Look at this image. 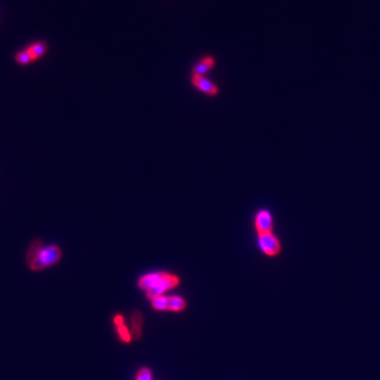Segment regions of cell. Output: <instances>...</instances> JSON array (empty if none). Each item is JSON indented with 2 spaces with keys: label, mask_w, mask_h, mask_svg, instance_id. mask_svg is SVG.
Returning a JSON list of instances; mask_svg holds the SVG:
<instances>
[{
  "label": "cell",
  "mask_w": 380,
  "mask_h": 380,
  "mask_svg": "<svg viewBox=\"0 0 380 380\" xmlns=\"http://www.w3.org/2000/svg\"><path fill=\"white\" fill-rule=\"evenodd\" d=\"M259 245L267 256H276L280 252V243L272 234L259 235Z\"/></svg>",
  "instance_id": "3"
},
{
  "label": "cell",
  "mask_w": 380,
  "mask_h": 380,
  "mask_svg": "<svg viewBox=\"0 0 380 380\" xmlns=\"http://www.w3.org/2000/svg\"><path fill=\"white\" fill-rule=\"evenodd\" d=\"M192 85L198 88L201 92L208 95H216L218 93V88L214 82L202 75H193Z\"/></svg>",
  "instance_id": "5"
},
{
  "label": "cell",
  "mask_w": 380,
  "mask_h": 380,
  "mask_svg": "<svg viewBox=\"0 0 380 380\" xmlns=\"http://www.w3.org/2000/svg\"><path fill=\"white\" fill-rule=\"evenodd\" d=\"M61 255L58 246H43L40 240H35L27 250L26 262L33 272H40L56 264L61 259Z\"/></svg>",
  "instance_id": "1"
},
{
  "label": "cell",
  "mask_w": 380,
  "mask_h": 380,
  "mask_svg": "<svg viewBox=\"0 0 380 380\" xmlns=\"http://www.w3.org/2000/svg\"><path fill=\"white\" fill-rule=\"evenodd\" d=\"M185 308V301L178 296H171L168 297V310L179 312L184 310Z\"/></svg>",
  "instance_id": "10"
},
{
  "label": "cell",
  "mask_w": 380,
  "mask_h": 380,
  "mask_svg": "<svg viewBox=\"0 0 380 380\" xmlns=\"http://www.w3.org/2000/svg\"><path fill=\"white\" fill-rule=\"evenodd\" d=\"M33 59H32V57H31V55H30V53H29V51H23V52H20V53H18L17 54V56H16V61L18 62V63H20V64H27V63H29V62H31Z\"/></svg>",
  "instance_id": "12"
},
{
  "label": "cell",
  "mask_w": 380,
  "mask_h": 380,
  "mask_svg": "<svg viewBox=\"0 0 380 380\" xmlns=\"http://www.w3.org/2000/svg\"><path fill=\"white\" fill-rule=\"evenodd\" d=\"M143 317L140 312H135L132 315V333H133V337L135 339H138L141 337V332H142V322Z\"/></svg>",
  "instance_id": "8"
},
{
  "label": "cell",
  "mask_w": 380,
  "mask_h": 380,
  "mask_svg": "<svg viewBox=\"0 0 380 380\" xmlns=\"http://www.w3.org/2000/svg\"><path fill=\"white\" fill-rule=\"evenodd\" d=\"M256 228L259 235H265V234H272L273 229V219L272 216L268 211L261 210L258 212L256 216Z\"/></svg>",
  "instance_id": "4"
},
{
  "label": "cell",
  "mask_w": 380,
  "mask_h": 380,
  "mask_svg": "<svg viewBox=\"0 0 380 380\" xmlns=\"http://www.w3.org/2000/svg\"><path fill=\"white\" fill-rule=\"evenodd\" d=\"M178 284H179V278L177 276L165 273L162 280L157 284H155L153 287H151L150 290L147 291L148 298L153 299L155 297H159V296H162L166 291L172 289V287H174Z\"/></svg>",
  "instance_id": "2"
},
{
  "label": "cell",
  "mask_w": 380,
  "mask_h": 380,
  "mask_svg": "<svg viewBox=\"0 0 380 380\" xmlns=\"http://www.w3.org/2000/svg\"><path fill=\"white\" fill-rule=\"evenodd\" d=\"M165 273H153V274H148L144 277L141 278V280L138 281V285H140L141 289L144 290H150L151 287H153L155 284L159 283L162 278L164 277Z\"/></svg>",
  "instance_id": "6"
},
{
  "label": "cell",
  "mask_w": 380,
  "mask_h": 380,
  "mask_svg": "<svg viewBox=\"0 0 380 380\" xmlns=\"http://www.w3.org/2000/svg\"><path fill=\"white\" fill-rule=\"evenodd\" d=\"M215 61L214 58L207 57L205 59H203L199 64H197L196 67L193 69L194 75H202L204 76V74H206L212 67H214Z\"/></svg>",
  "instance_id": "7"
},
{
  "label": "cell",
  "mask_w": 380,
  "mask_h": 380,
  "mask_svg": "<svg viewBox=\"0 0 380 380\" xmlns=\"http://www.w3.org/2000/svg\"><path fill=\"white\" fill-rule=\"evenodd\" d=\"M117 333H118V335H119L120 339H122L123 341H125V342H129V341L131 340V335H130V333H129L128 329L124 326V324H123V326L117 327Z\"/></svg>",
  "instance_id": "13"
},
{
  "label": "cell",
  "mask_w": 380,
  "mask_h": 380,
  "mask_svg": "<svg viewBox=\"0 0 380 380\" xmlns=\"http://www.w3.org/2000/svg\"><path fill=\"white\" fill-rule=\"evenodd\" d=\"M27 51H29L32 59L36 60V59H38L39 57H41L42 55L45 53V51H47V44H45L44 42H37V43H34L33 45H31Z\"/></svg>",
  "instance_id": "9"
},
{
  "label": "cell",
  "mask_w": 380,
  "mask_h": 380,
  "mask_svg": "<svg viewBox=\"0 0 380 380\" xmlns=\"http://www.w3.org/2000/svg\"><path fill=\"white\" fill-rule=\"evenodd\" d=\"M114 323L116 324L117 327H119V326H123V324H124V319H123V316H120V315H117V316H115V318H114Z\"/></svg>",
  "instance_id": "15"
},
{
  "label": "cell",
  "mask_w": 380,
  "mask_h": 380,
  "mask_svg": "<svg viewBox=\"0 0 380 380\" xmlns=\"http://www.w3.org/2000/svg\"><path fill=\"white\" fill-rule=\"evenodd\" d=\"M152 305L154 309L159 311L168 310V297H165V296H159V297H155L152 299Z\"/></svg>",
  "instance_id": "11"
},
{
  "label": "cell",
  "mask_w": 380,
  "mask_h": 380,
  "mask_svg": "<svg viewBox=\"0 0 380 380\" xmlns=\"http://www.w3.org/2000/svg\"><path fill=\"white\" fill-rule=\"evenodd\" d=\"M136 380H152V373L149 369L143 368L137 374Z\"/></svg>",
  "instance_id": "14"
}]
</instances>
